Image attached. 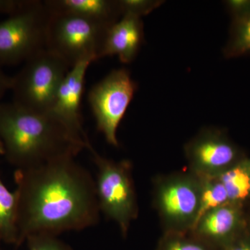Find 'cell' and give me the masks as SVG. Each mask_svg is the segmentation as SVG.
I'll return each instance as SVG.
<instances>
[{
  "instance_id": "6da1fadb",
  "label": "cell",
  "mask_w": 250,
  "mask_h": 250,
  "mask_svg": "<svg viewBox=\"0 0 250 250\" xmlns=\"http://www.w3.org/2000/svg\"><path fill=\"white\" fill-rule=\"evenodd\" d=\"M75 158L63 156L34 168L15 171L17 248L34 233L59 236L98 225L100 210L95 179Z\"/></svg>"
},
{
  "instance_id": "7a4b0ae2",
  "label": "cell",
  "mask_w": 250,
  "mask_h": 250,
  "mask_svg": "<svg viewBox=\"0 0 250 250\" xmlns=\"http://www.w3.org/2000/svg\"><path fill=\"white\" fill-rule=\"evenodd\" d=\"M0 141L16 170L34 168L63 156L75 157L85 146L50 113L0 103Z\"/></svg>"
},
{
  "instance_id": "3957f363",
  "label": "cell",
  "mask_w": 250,
  "mask_h": 250,
  "mask_svg": "<svg viewBox=\"0 0 250 250\" xmlns=\"http://www.w3.org/2000/svg\"><path fill=\"white\" fill-rule=\"evenodd\" d=\"M88 149L97 167L95 188L100 213L114 221L125 238L139 211L132 164L129 160L107 159L92 146Z\"/></svg>"
},
{
  "instance_id": "277c9868",
  "label": "cell",
  "mask_w": 250,
  "mask_h": 250,
  "mask_svg": "<svg viewBox=\"0 0 250 250\" xmlns=\"http://www.w3.org/2000/svg\"><path fill=\"white\" fill-rule=\"evenodd\" d=\"M70 68L57 54L42 49L26 61L12 77L13 103L35 113H49Z\"/></svg>"
},
{
  "instance_id": "5b68a950",
  "label": "cell",
  "mask_w": 250,
  "mask_h": 250,
  "mask_svg": "<svg viewBox=\"0 0 250 250\" xmlns=\"http://www.w3.org/2000/svg\"><path fill=\"white\" fill-rule=\"evenodd\" d=\"M49 9L44 1L24 0L0 22V65H17L45 49Z\"/></svg>"
},
{
  "instance_id": "8992f818",
  "label": "cell",
  "mask_w": 250,
  "mask_h": 250,
  "mask_svg": "<svg viewBox=\"0 0 250 250\" xmlns=\"http://www.w3.org/2000/svg\"><path fill=\"white\" fill-rule=\"evenodd\" d=\"M49 13L46 49L61 57L70 67L84 59H91L95 62L100 59L105 35L110 26L76 15L51 11Z\"/></svg>"
},
{
  "instance_id": "52a82bcc",
  "label": "cell",
  "mask_w": 250,
  "mask_h": 250,
  "mask_svg": "<svg viewBox=\"0 0 250 250\" xmlns=\"http://www.w3.org/2000/svg\"><path fill=\"white\" fill-rule=\"evenodd\" d=\"M201 181L188 171L161 176L154 182V206L165 232L187 233L196 223Z\"/></svg>"
},
{
  "instance_id": "ba28073f",
  "label": "cell",
  "mask_w": 250,
  "mask_h": 250,
  "mask_svg": "<svg viewBox=\"0 0 250 250\" xmlns=\"http://www.w3.org/2000/svg\"><path fill=\"white\" fill-rule=\"evenodd\" d=\"M137 83L126 69L113 70L92 87L88 103L97 129L111 146H119L117 131L137 90Z\"/></svg>"
},
{
  "instance_id": "9c48e42d",
  "label": "cell",
  "mask_w": 250,
  "mask_h": 250,
  "mask_svg": "<svg viewBox=\"0 0 250 250\" xmlns=\"http://www.w3.org/2000/svg\"><path fill=\"white\" fill-rule=\"evenodd\" d=\"M189 171L198 177H218L244 158L240 148L225 131L201 130L184 146Z\"/></svg>"
},
{
  "instance_id": "30bf717a",
  "label": "cell",
  "mask_w": 250,
  "mask_h": 250,
  "mask_svg": "<svg viewBox=\"0 0 250 250\" xmlns=\"http://www.w3.org/2000/svg\"><path fill=\"white\" fill-rule=\"evenodd\" d=\"M93 62L91 59H84L70 68L61 84L49 113L66 128L74 139L84 145L86 149L91 145L82 125L81 101L84 89L85 73Z\"/></svg>"
},
{
  "instance_id": "8fae6325",
  "label": "cell",
  "mask_w": 250,
  "mask_h": 250,
  "mask_svg": "<svg viewBox=\"0 0 250 250\" xmlns=\"http://www.w3.org/2000/svg\"><path fill=\"white\" fill-rule=\"evenodd\" d=\"M243 206L229 203L207 212L191 232L207 244L221 250L248 228Z\"/></svg>"
},
{
  "instance_id": "7c38bea8",
  "label": "cell",
  "mask_w": 250,
  "mask_h": 250,
  "mask_svg": "<svg viewBox=\"0 0 250 250\" xmlns=\"http://www.w3.org/2000/svg\"><path fill=\"white\" fill-rule=\"evenodd\" d=\"M144 40V29L141 18L124 15L106 31L100 59L118 56L123 63L134 60Z\"/></svg>"
},
{
  "instance_id": "4fadbf2b",
  "label": "cell",
  "mask_w": 250,
  "mask_h": 250,
  "mask_svg": "<svg viewBox=\"0 0 250 250\" xmlns=\"http://www.w3.org/2000/svg\"><path fill=\"white\" fill-rule=\"evenodd\" d=\"M44 3L49 11L76 15L106 26L122 17L119 3L114 0H47Z\"/></svg>"
},
{
  "instance_id": "5bb4252c",
  "label": "cell",
  "mask_w": 250,
  "mask_h": 250,
  "mask_svg": "<svg viewBox=\"0 0 250 250\" xmlns=\"http://www.w3.org/2000/svg\"><path fill=\"white\" fill-rule=\"evenodd\" d=\"M230 203L243 205L250 199V158H244L218 176Z\"/></svg>"
},
{
  "instance_id": "9a60e30c",
  "label": "cell",
  "mask_w": 250,
  "mask_h": 250,
  "mask_svg": "<svg viewBox=\"0 0 250 250\" xmlns=\"http://www.w3.org/2000/svg\"><path fill=\"white\" fill-rule=\"evenodd\" d=\"M18 196L10 191L0 177V239L17 248L18 243Z\"/></svg>"
},
{
  "instance_id": "2e32d148",
  "label": "cell",
  "mask_w": 250,
  "mask_h": 250,
  "mask_svg": "<svg viewBox=\"0 0 250 250\" xmlns=\"http://www.w3.org/2000/svg\"><path fill=\"white\" fill-rule=\"evenodd\" d=\"M199 177L201 181V192L196 223L207 212L230 203L226 189L218 177Z\"/></svg>"
},
{
  "instance_id": "e0dca14e",
  "label": "cell",
  "mask_w": 250,
  "mask_h": 250,
  "mask_svg": "<svg viewBox=\"0 0 250 250\" xmlns=\"http://www.w3.org/2000/svg\"><path fill=\"white\" fill-rule=\"evenodd\" d=\"M223 54L228 59L250 56V16L232 21Z\"/></svg>"
},
{
  "instance_id": "ac0fdd59",
  "label": "cell",
  "mask_w": 250,
  "mask_h": 250,
  "mask_svg": "<svg viewBox=\"0 0 250 250\" xmlns=\"http://www.w3.org/2000/svg\"><path fill=\"white\" fill-rule=\"evenodd\" d=\"M156 250H218L197 238L191 231L165 232Z\"/></svg>"
},
{
  "instance_id": "d6986e66",
  "label": "cell",
  "mask_w": 250,
  "mask_h": 250,
  "mask_svg": "<svg viewBox=\"0 0 250 250\" xmlns=\"http://www.w3.org/2000/svg\"><path fill=\"white\" fill-rule=\"evenodd\" d=\"M28 250H72L58 236L48 233H34L26 238Z\"/></svg>"
},
{
  "instance_id": "ffe728a7",
  "label": "cell",
  "mask_w": 250,
  "mask_h": 250,
  "mask_svg": "<svg viewBox=\"0 0 250 250\" xmlns=\"http://www.w3.org/2000/svg\"><path fill=\"white\" fill-rule=\"evenodd\" d=\"M163 2L158 0H118L122 16L131 15L141 18L150 14Z\"/></svg>"
},
{
  "instance_id": "44dd1931",
  "label": "cell",
  "mask_w": 250,
  "mask_h": 250,
  "mask_svg": "<svg viewBox=\"0 0 250 250\" xmlns=\"http://www.w3.org/2000/svg\"><path fill=\"white\" fill-rule=\"evenodd\" d=\"M224 2L232 21L250 16V0H228Z\"/></svg>"
},
{
  "instance_id": "7402d4cb",
  "label": "cell",
  "mask_w": 250,
  "mask_h": 250,
  "mask_svg": "<svg viewBox=\"0 0 250 250\" xmlns=\"http://www.w3.org/2000/svg\"><path fill=\"white\" fill-rule=\"evenodd\" d=\"M221 250H250V232L248 228Z\"/></svg>"
},
{
  "instance_id": "603a6c76",
  "label": "cell",
  "mask_w": 250,
  "mask_h": 250,
  "mask_svg": "<svg viewBox=\"0 0 250 250\" xmlns=\"http://www.w3.org/2000/svg\"><path fill=\"white\" fill-rule=\"evenodd\" d=\"M24 0H0V14H14L22 4Z\"/></svg>"
},
{
  "instance_id": "cb8c5ba5",
  "label": "cell",
  "mask_w": 250,
  "mask_h": 250,
  "mask_svg": "<svg viewBox=\"0 0 250 250\" xmlns=\"http://www.w3.org/2000/svg\"><path fill=\"white\" fill-rule=\"evenodd\" d=\"M12 85V77L7 76L0 69V100L5 93L11 89Z\"/></svg>"
},
{
  "instance_id": "d4e9b609",
  "label": "cell",
  "mask_w": 250,
  "mask_h": 250,
  "mask_svg": "<svg viewBox=\"0 0 250 250\" xmlns=\"http://www.w3.org/2000/svg\"><path fill=\"white\" fill-rule=\"evenodd\" d=\"M4 147H3L2 143L0 141V156H4Z\"/></svg>"
},
{
  "instance_id": "484cf974",
  "label": "cell",
  "mask_w": 250,
  "mask_h": 250,
  "mask_svg": "<svg viewBox=\"0 0 250 250\" xmlns=\"http://www.w3.org/2000/svg\"><path fill=\"white\" fill-rule=\"evenodd\" d=\"M248 229H249L250 232V221H248Z\"/></svg>"
},
{
  "instance_id": "4316f807",
  "label": "cell",
  "mask_w": 250,
  "mask_h": 250,
  "mask_svg": "<svg viewBox=\"0 0 250 250\" xmlns=\"http://www.w3.org/2000/svg\"><path fill=\"white\" fill-rule=\"evenodd\" d=\"M1 243V239H0V243Z\"/></svg>"
}]
</instances>
